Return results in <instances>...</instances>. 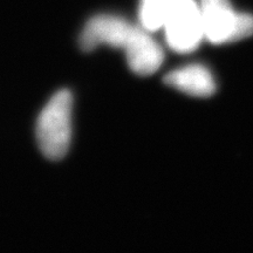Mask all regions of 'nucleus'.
Returning <instances> with one entry per match:
<instances>
[{
	"label": "nucleus",
	"instance_id": "obj_1",
	"mask_svg": "<svg viewBox=\"0 0 253 253\" xmlns=\"http://www.w3.org/2000/svg\"><path fill=\"white\" fill-rule=\"evenodd\" d=\"M72 108V94L66 89L60 90L50 99L38 119V144L41 153L49 160H61L69 149Z\"/></svg>",
	"mask_w": 253,
	"mask_h": 253
},
{
	"label": "nucleus",
	"instance_id": "obj_2",
	"mask_svg": "<svg viewBox=\"0 0 253 253\" xmlns=\"http://www.w3.org/2000/svg\"><path fill=\"white\" fill-rule=\"evenodd\" d=\"M204 38L213 45L236 42L253 34V15L238 13L230 0H201Z\"/></svg>",
	"mask_w": 253,
	"mask_h": 253
},
{
	"label": "nucleus",
	"instance_id": "obj_3",
	"mask_svg": "<svg viewBox=\"0 0 253 253\" xmlns=\"http://www.w3.org/2000/svg\"><path fill=\"white\" fill-rule=\"evenodd\" d=\"M162 28L172 50L181 54L194 52L204 38L199 5L195 0H168Z\"/></svg>",
	"mask_w": 253,
	"mask_h": 253
},
{
	"label": "nucleus",
	"instance_id": "obj_4",
	"mask_svg": "<svg viewBox=\"0 0 253 253\" xmlns=\"http://www.w3.org/2000/svg\"><path fill=\"white\" fill-rule=\"evenodd\" d=\"M134 27L125 19L115 15H97L86 24L79 38V43L84 52H90L100 45L123 49Z\"/></svg>",
	"mask_w": 253,
	"mask_h": 253
},
{
	"label": "nucleus",
	"instance_id": "obj_5",
	"mask_svg": "<svg viewBox=\"0 0 253 253\" xmlns=\"http://www.w3.org/2000/svg\"><path fill=\"white\" fill-rule=\"evenodd\" d=\"M123 50L129 67L138 75L153 74L164 59L162 48L143 27H134Z\"/></svg>",
	"mask_w": 253,
	"mask_h": 253
},
{
	"label": "nucleus",
	"instance_id": "obj_6",
	"mask_svg": "<svg viewBox=\"0 0 253 253\" xmlns=\"http://www.w3.org/2000/svg\"><path fill=\"white\" fill-rule=\"evenodd\" d=\"M167 86L197 97L211 96L216 91V81L204 66L190 65L168 73L163 79Z\"/></svg>",
	"mask_w": 253,
	"mask_h": 253
},
{
	"label": "nucleus",
	"instance_id": "obj_7",
	"mask_svg": "<svg viewBox=\"0 0 253 253\" xmlns=\"http://www.w3.org/2000/svg\"><path fill=\"white\" fill-rule=\"evenodd\" d=\"M168 0H141L140 20L148 32L160 30L163 26Z\"/></svg>",
	"mask_w": 253,
	"mask_h": 253
}]
</instances>
